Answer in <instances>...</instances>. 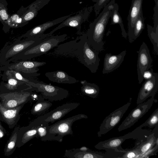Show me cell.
<instances>
[{"label": "cell", "mask_w": 158, "mask_h": 158, "mask_svg": "<svg viewBox=\"0 0 158 158\" xmlns=\"http://www.w3.org/2000/svg\"><path fill=\"white\" fill-rule=\"evenodd\" d=\"M0 84V92L6 93L20 92L32 88L28 84L12 77L2 78Z\"/></svg>", "instance_id": "cell-17"}, {"label": "cell", "mask_w": 158, "mask_h": 158, "mask_svg": "<svg viewBox=\"0 0 158 158\" xmlns=\"http://www.w3.org/2000/svg\"><path fill=\"white\" fill-rule=\"evenodd\" d=\"M45 75L50 81L58 83L72 84L78 82L75 78L61 70L47 72Z\"/></svg>", "instance_id": "cell-23"}, {"label": "cell", "mask_w": 158, "mask_h": 158, "mask_svg": "<svg viewBox=\"0 0 158 158\" xmlns=\"http://www.w3.org/2000/svg\"><path fill=\"white\" fill-rule=\"evenodd\" d=\"M93 7V6L85 7L77 13L75 15L69 16L57 27L48 33V37L52 35L57 30L66 27L76 28L77 30V32L80 33L81 25L87 19L92 10Z\"/></svg>", "instance_id": "cell-9"}, {"label": "cell", "mask_w": 158, "mask_h": 158, "mask_svg": "<svg viewBox=\"0 0 158 158\" xmlns=\"http://www.w3.org/2000/svg\"><path fill=\"white\" fill-rule=\"evenodd\" d=\"M137 52L138 53L137 65L138 78L139 84H140L144 79L143 76L144 72L151 68L152 60L148 48L144 42Z\"/></svg>", "instance_id": "cell-13"}, {"label": "cell", "mask_w": 158, "mask_h": 158, "mask_svg": "<svg viewBox=\"0 0 158 158\" xmlns=\"http://www.w3.org/2000/svg\"><path fill=\"white\" fill-rule=\"evenodd\" d=\"M87 118L86 115L81 114L58 121L51 125H48L46 127V134L41 138V140L42 141L55 140L61 142L64 137L73 134L72 126L74 122Z\"/></svg>", "instance_id": "cell-3"}, {"label": "cell", "mask_w": 158, "mask_h": 158, "mask_svg": "<svg viewBox=\"0 0 158 158\" xmlns=\"http://www.w3.org/2000/svg\"><path fill=\"white\" fill-rule=\"evenodd\" d=\"M156 138L154 133L150 135L146 141L141 143L136 148L142 154L153 148L155 144Z\"/></svg>", "instance_id": "cell-32"}, {"label": "cell", "mask_w": 158, "mask_h": 158, "mask_svg": "<svg viewBox=\"0 0 158 158\" xmlns=\"http://www.w3.org/2000/svg\"><path fill=\"white\" fill-rule=\"evenodd\" d=\"M145 27L143 12L139 15L135 22L130 42L134 41L140 35Z\"/></svg>", "instance_id": "cell-30"}, {"label": "cell", "mask_w": 158, "mask_h": 158, "mask_svg": "<svg viewBox=\"0 0 158 158\" xmlns=\"http://www.w3.org/2000/svg\"><path fill=\"white\" fill-rule=\"evenodd\" d=\"M153 71L152 68H151L150 70L145 71L143 75V79L146 80L151 78L153 76Z\"/></svg>", "instance_id": "cell-38"}, {"label": "cell", "mask_w": 158, "mask_h": 158, "mask_svg": "<svg viewBox=\"0 0 158 158\" xmlns=\"http://www.w3.org/2000/svg\"><path fill=\"white\" fill-rule=\"evenodd\" d=\"M81 83L82 85L81 90L83 94L94 98L98 96L99 93V89L97 85L88 82L86 80L82 81Z\"/></svg>", "instance_id": "cell-28"}, {"label": "cell", "mask_w": 158, "mask_h": 158, "mask_svg": "<svg viewBox=\"0 0 158 158\" xmlns=\"http://www.w3.org/2000/svg\"><path fill=\"white\" fill-rule=\"evenodd\" d=\"M39 124L35 119L28 125L20 127L18 134L17 147L20 148L31 139L39 137L37 130Z\"/></svg>", "instance_id": "cell-15"}, {"label": "cell", "mask_w": 158, "mask_h": 158, "mask_svg": "<svg viewBox=\"0 0 158 158\" xmlns=\"http://www.w3.org/2000/svg\"><path fill=\"white\" fill-rule=\"evenodd\" d=\"M115 0H111L102 11L89 25L87 34L88 42L95 50L100 52L104 49L103 38L105 29L113 13Z\"/></svg>", "instance_id": "cell-1"}, {"label": "cell", "mask_w": 158, "mask_h": 158, "mask_svg": "<svg viewBox=\"0 0 158 158\" xmlns=\"http://www.w3.org/2000/svg\"><path fill=\"white\" fill-rule=\"evenodd\" d=\"M92 0L93 2L95 3L93 6L94 7L95 15L97 16L99 15L101 10L111 0Z\"/></svg>", "instance_id": "cell-35"}, {"label": "cell", "mask_w": 158, "mask_h": 158, "mask_svg": "<svg viewBox=\"0 0 158 158\" xmlns=\"http://www.w3.org/2000/svg\"><path fill=\"white\" fill-rule=\"evenodd\" d=\"M30 85L34 91L40 93L43 98L51 101L61 100L67 98L69 95V91L66 89L31 78Z\"/></svg>", "instance_id": "cell-5"}, {"label": "cell", "mask_w": 158, "mask_h": 158, "mask_svg": "<svg viewBox=\"0 0 158 158\" xmlns=\"http://www.w3.org/2000/svg\"><path fill=\"white\" fill-rule=\"evenodd\" d=\"M148 35L153 45L154 52L158 55V25H154L153 27L148 25Z\"/></svg>", "instance_id": "cell-31"}, {"label": "cell", "mask_w": 158, "mask_h": 158, "mask_svg": "<svg viewBox=\"0 0 158 158\" xmlns=\"http://www.w3.org/2000/svg\"><path fill=\"white\" fill-rule=\"evenodd\" d=\"M7 132L5 129L1 125L0 123V139L2 138Z\"/></svg>", "instance_id": "cell-39"}, {"label": "cell", "mask_w": 158, "mask_h": 158, "mask_svg": "<svg viewBox=\"0 0 158 158\" xmlns=\"http://www.w3.org/2000/svg\"><path fill=\"white\" fill-rule=\"evenodd\" d=\"M158 89V74L154 72L152 77L145 80L140 89L136 101L137 104L145 102L148 98H154Z\"/></svg>", "instance_id": "cell-14"}, {"label": "cell", "mask_w": 158, "mask_h": 158, "mask_svg": "<svg viewBox=\"0 0 158 158\" xmlns=\"http://www.w3.org/2000/svg\"><path fill=\"white\" fill-rule=\"evenodd\" d=\"M7 5L6 0H0V21L3 24L6 22L10 17L8 12Z\"/></svg>", "instance_id": "cell-33"}, {"label": "cell", "mask_w": 158, "mask_h": 158, "mask_svg": "<svg viewBox=\"0 0 158 158\" xmlns=\"http://www.w3.org/2000/svg\"><path fill=\"white\" fill-rule=\"evenodd\" d=\"M52 105L51 102L45 100L41 95H38V99L31 109V113L33 115L40 114L48 110Z\"/></svg>", "instance_id": "cell-25"}, {"label": "cell", "mask_w": 158, "mask_h": 158, "mask_svg": "<svg viewBox=\"0 0 158 158\" xmlns=\"http://www.w3.org/2000/svg\"><path fill=\"white\" fill-rule=\"evenodd\" d=\"M33 91L32 88L20 92H0V102L6 108H15L22 104H25L32 99Z\"/></svg>", "instance_id": "cell-8"}, {"label": "cell", "mask_w": 158, "mask_h": 158, "mask_svg": "<svg viewBox=\"0 0 158 158\" xmlns=\"http://www.w3.org/2000/svg\"><path fill=\"white\" fill-rule=\"evenodd\" d=\"M80 105L77 102L67 103L59 106L55 109L36 118L39 123L44 126L51 123L60 120L66 114L76 109Z\"/></svg>", "instance_id": "cell-10"}, {"label": "cell", "mask_w": 158, "mask_h": 158, "mask_svg": "<svg viewBox=\"0 0 158 158\" xmlns=\"http://www.w3.org/2000/svg\"><path fill=\"white\" fill-rule=\"evenodd\" d=\"M122 156L119 157L122 158H138L141 154L136 148L127 151Z\"/></svg>", "instance_id": "cell-36"}, {"label": "cell", "mask_w": 158, "mask_h": 158, "mask_svg": "<svg viewBox=\"0 0 158 158\" xmlns=\"http://www.w3.org/2000/svg\"><path fill=\"white\" fill-rule=\"evenodd\" d=\"M155 100L151 98L146 101L138 104L131 111L118 128L119 131L127 129L134 125L147 112L152 106Z\"/></svg>", "instance_id": "cell-11"}, {"label": "cell", "mask_w": 158, "mask_h": 158, "mask_svg": "<svg viewBox=\"0 0 158 158\" xmlns=\"http://www.w3.org/2000/svg\"><path fill=\"white\" fill-rule=\"evenodd\" d=\"M127 135L118 137H114L107 140L100 141L94 147L98 149H112L119 151L118 148L127 139Z\"/></svg>", "instance_id": "cell-24"}, {"label": "cell", "mask_w": 158, "mask_h": 158, "mask_svg": "<svg viewBox=\"0 0 158 158\" xmlns=\"http://www.w3.org/2000/svg\"><path fill=\"white\" fill-rule=\"evenodd\" d=\"M131 103L130 100L128 102L115 110L105 118L97 133L98 137H100L106 134L118 123Z\"/></svg>", "instance_id": "cell-12"}, {"label": "cell", "mask_w": 158, "mask_h": 158, "mask_svg": "<svg viewBox=\"0 0 158 158\" xmlns=\"http://www.w3.org/2000/svg\"><path fill=\"white\" fill-rule=\"evenodd\" d=\"M48 37V33L44 34L35 37L15 40L13 43L9 45L6 44L0 52V67L6 65L9 61L18 54L31 45Z\"/></svg>", "instance_id": "cell-4"}, {"label": "cell", "mask_w": 158, "mask_h": 158, "mask_svg": "<svg viewBox=\"0 0 158 158\" xmlns=\"http://www.w3.org/2000/svg\"><path fill=\"white\" fill-rule=\"evenodd\" d=\"M25 104L13 109H6L0 102V120L5 123L9 128H13L20 119L19 112Z\"/></svg>", "instance_id": "cell-16"}, {"label": "cell", "mask_w": 158, "mask_h": 158, "mask_svg": "<svg viewBox=\"0 0 158 158\" xmlns=\"http://www.w3.org/2000/svg\"><path fill=\"white\" fill-rule=\"evenodd\" d=\"M82 52L78 61L88 68L92 73H95L99 64L100 59L98 51L90 45L86 33L79 36Z\"/></svg>", "instance_id": "cell-6"}, {"label": "cell", "mask_w": 158, "mask_h": 158, "mask_svg": "<svg viewBox=\"0 0 158 158\" xmlns=\"http://www.w3.org/2000/svg\"><path fill=\"white\" fill-rule=\"evenodd\" d=\"M158 122V108L156 109L149 118L140 127L147 126L150 128L155 126Z\"/></svg>", "instance_id": "cell-34"}, {"label": "cell", "mask_w": 158, "mask_h": 158, "mask_svg": "<svg viewBox=\"0 0 158 158\" xmlns=\"http://www.w3.org/2000/svg\"><path fill=\"white\" fill-rule=\"evenodd\" d=\"M64 157L70 158H103V156L91 150L89 148L82 147L80 148L66 150Z\"/></svg>", "instance_id": "cell-21"}, {"label": "cell", "mask_w": 158, "mask_h": 158, "mask_svg": "<svg viewBox=\"0 0 158 158\" xmlns=\"http://www.w3.org/2000/svg\"><path fill=\"white\" fill-rule=\"evenodd\" d=\"M67 36V34H64L59 35H52L46 37L18 54L10 60L7 64L18 60H29L45 54L57 47L60 43L65 40Z\"/></svg>", "instance_id": "cell-2"}, {"label": "cell", "mask_w": 158, "mask_h": 158, "mask_svg": "<svg viewBox=\"0 0 158 158\" xmlns=\"http://www.w3.org/2000/svg\"><path fill=\"white\" fill-rule=\"evenodd\" d=\"M46 64L44 61L19 60L0 67V71L6 69H11L20 72L27 78L37 77L40 74V73H37L39 70L38 67Z\"/></svg>", "instance_id": "cell-7"}, {"label": "cell", "mask_w": 158, "mask_h": 158, "mask_svg": "<svg viewBox=\"0 0 158 158\" xmlns=\"http://www.w3.org/2000/svg\"><path fill=\"white\" fill-rule=\"evenodd\" d=\"M158 145H156V146L154 147H153L151 149L140 155L138 158L149 157L150 156L154 155V154L158 152Z\"/></svg>", "instance_id": "cell-37"}, {"label": "cell", "mask_w": 158, "mask_h": 158, "mask_svg": "<svg viewBox=\"0 0 158 158\" xmlns=\"http://www.w3.org/2000/svg\"><path fill=\"white\" fill-rule=\"evenodd\" d=\"M118 6L116 3L114 4L113 13L110 17L111 19V24H118L121 27L122 31V35L123 37L126 39L127 34L124 28L122 18L118 12Z\"/></svg>", "instance_id": "cell-29"}, {"label": "cell", "mask_w": 158, "mask_h": 158, "mask_svg": "<svg viewBox=\"0 0 158 158\" xmlns=\"http://www.w3.org/2000/svg\"><path fill=\"white\" fill-rule=\"evenodd\" d=\"M143 0H132L128 17V35L129 41L131 40L135 23L140 14L142 12Z\"/></svg>", "instance_id": "cell-20"}, {"label": "cell", "mask_w": 158, "mask_h": 158, "mask_svg": "<svg viewBox=\"0 0 158 158\" xmlns=\"http://www.w3.org/2000/svg\"><path fill=\"white\" fill-rule=\"evenodd\" d=\"M28 23L24 21L20 15L14 14L10 16L6 22L3 24V29L5 32L6 33L9 31L10 28L22 27Z\"/></svg>", "instance_id": "cell-26"}, {"label": "cell", "mask_w": 158, "mask_h": 158, "mask_svg": "<svg viewBox=\"0 0 158 158\" xmlns=\"http://www.w3.org/2000/svg\"><path fill=\"white\" fill-rule=\"evenodd\" d=\"M20 127L19 126H18L14 128L7 142L4 150V154L5 156H10L15 151L17 147L18 134Z\"/></svg>", "instance_id": "cell-27"}, {"label": "cell", "mask_w": 158, "mask_h": 158, "mask_svg": "<svg viewBox=\"0 0 158 158\" xmlns=\"http://www.w3.org/2000/svg\"><path fill=\"white\" fill-rule=\"evenodd\" d=\"M126 54V50L118 55L106 53L104 59L102 73H109L118 68L123 61Z\"/></svg>", "instance_id": "cell-19"}, {"label": "cell", "mask_w": 158, "mask_h": 158, "mask_svg": "<svg viewBox=\"0 0 158 158\" xmlns=\"http://www.w3.org/2000/svg\"><path fill=\"white\" fill-rule=\"evenodd\" d=\"M51 0H36L27 6V9L20 15L24 21L28 23L37 15L38 11L47 5Z\"/></svg>", "instance_id": "cell-22"}, {"label": "cell", "mask_w": 158, "mask_h": 158, "mask_svg": "<svg viewBox=\"0 0 158 158\" xmlns=\"http://www.w3.org/2000/svg\"><path fill=\"white\" fill-rule=\"evenodd\" d=\"M72 13L69 15L60 17L55 19L49 21L43 24L37 25L27 31L16 40H21L23 38H30L43 34L45 31L58 23H60L66 19L75 14Z\"/></svg>", "instance_id": "cell-18"}]
</instances>
